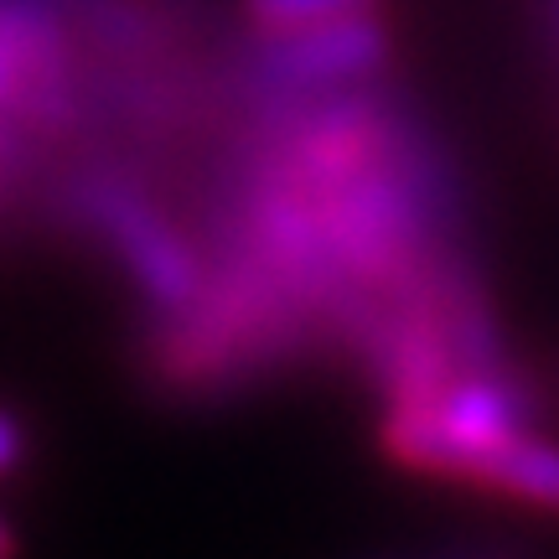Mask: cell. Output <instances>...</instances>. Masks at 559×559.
Returning a JSON list of instances; mask_svg holds the SVG:
<instances>
[{
	"mask_svg": "<svg viewBox=\"0 0 559 559\" xmlns=\"http://www.w3.org/2000/svg\"><path fill=\"white\" fill-rule=\"evenodd\" d=\"M260 62L254 79L270 88H321V83H353L379 73L389 58L383 26L373 16H347L326 26H300V32H275L260 37Z\"/></svg>",
	"mask_w": 559,
	"mask_h": 559,
	"instance_id": "obj_1",
	"label": "cell"
},
{
	"mask_svg": "<svg viewBox=\"0 0 559 559\" xmlns=\"http://www.w3.org/2000/svg\"><path fill=\"white\" fill-rule=\"evenodd\" d=\"M94 207H99V218L109 223L115 243L130 254L135 275L145 280V290H156V300L181 306V300L198 296V270H192V260H187V249H181V243L171 239L140 202L115 198V192H99Z\"/></svg>",
	"mask_w": 559,
	"mask_h": 559,
	"instance_id": "obj_2",
	"label": "cell"
},
{
	"mask_svg": "<svg viewBox=\"0 0 559 559\" xmlns=\"http://www.w3.org/2000/svg\"><path fill=\"white\" fill-rule=\"evenodd\" d=\"M16 456H21V430H16V419L0 415V472H5Z\"/></svg>",
	"mask_w": 559,
	"mask_h": 559,
	"instance_id": "obj_5",
	"label": "cell"
},
{
	"mask_svg": "<svg viewBox=\"0 0 559 559\" xmlns=\"http://www.w3.org/2000/svg\"><path fill=\"white\" fill-rule=\"evenodd\" d=\"M487 487L498 492H513L523 502H544V508H559V445H544L523 430L487 472Z\"/></svg>",
	"mask_w": 559,
	"mask_h": 559,
	"instance_id": "obj_3",
	"label": "cell"
},
{
	"mask_svg": "<svg viewBox=\"0 0 559 559\" xmlns=\"http://www.w3.org/2000/svg\"><path fill=\"white\" fill-rule=\"evenodd\" d=\"M0 559H11V534L0 528Z\"/></svg>",
	"mask_w": 559,
	"mask_h": 559,
	"instance_id": "obj_6",
	"label": "cell"
},
{
	"mask_svg": "<svg viewBox=\"0 0 559 559\" xmlns=\"http://www.w3.org/2000/svg\"><path fill=\"white\" fill-rule=\"evenodd\" d=\"M243 11L260 26V37H275V32H300V26L373 16L379 0H243Z\"/></svg>",
	"mask_w": 559,
	"mask_h": 559,
	"instance_id": "obj_4",
	"label": "cell"
}]
</instances>
